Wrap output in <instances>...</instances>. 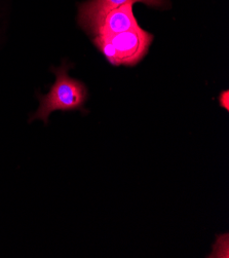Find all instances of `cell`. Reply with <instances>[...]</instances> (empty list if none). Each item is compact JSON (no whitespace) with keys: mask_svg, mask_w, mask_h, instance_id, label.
Listing matches in <instances>:
<instances>
[{"mask_svg":"<svg viewBox=\"0 0 229 258\" xmlns=\"http://www.w3.org/2000/svg\"><path fill=\"white\" fill-rule=\"evenodd\" d=\"M72 65L65 62L50 71L56 75V82L50 88L48 94L37 95L39 107L31 116L29 121L41 119L47 123L50 113L54 111H85V104L88 99V89L86 85L68 75V70Z\"/></svg>","mask_w":229,"mask_h":258,"instance_id":"6da1fadb","label":"cell"},{"mask_svg":"<svg viewBox=\"0 0 229 258\" xmlns=\"http://www.w3.org/2000/svg\"><path fill=\"white\" fill-rule=\"evenodd\" d=\"M101 54L113 66H135L148 54L154 35L140 26L136 29L108 37L92 38Z\"/></svg>","mask_w":229,"mask_h":258,"instance_id":"7a4b0ae2","label":"cell"},{"mask_svg":"<svg viewBox=\"0 0 229 258\" xmlns=\"http://www.w3.org/2000/svg\"><path fill=\"white\" fill-rule=\"evenodd\" d=\"M141 3L152 8H164L167 0H88L79 6L78 23L91 37L113 10L126 4Z\"/></svg>","mask_w":229,"mask_h":258,"instance_id":"3957f363","label":"cell"},{"mask_svg":"<svg viewBox=\"0 0 229 258\" xmlns=\"http://www.w3.org/2000/svg\"><path fill=\"white\" fill-rule=\"evenodd\" d=\"M133 6L134 4H126L111 11L92 38L113 36L138 28L139 24L134 16Z\"/></svg>","mask_w":229,"mask_h":258,"instance_id":"277c9868","label":"cell"},{"mask_svg":"<svg viewBox=\"0 0 229 258\" xmlns=\"http://www.w3.org/2000/svg\"><path fill=\"white\" fill-rule=\"evenodd\" d=\"M219 104L225 110H229V92L226 90L222 92L219 96Z\"/></svg>","mask_w":229,"mask_h":258,"instance_id":"5b68a950","label":"cell"}]
</instances>
